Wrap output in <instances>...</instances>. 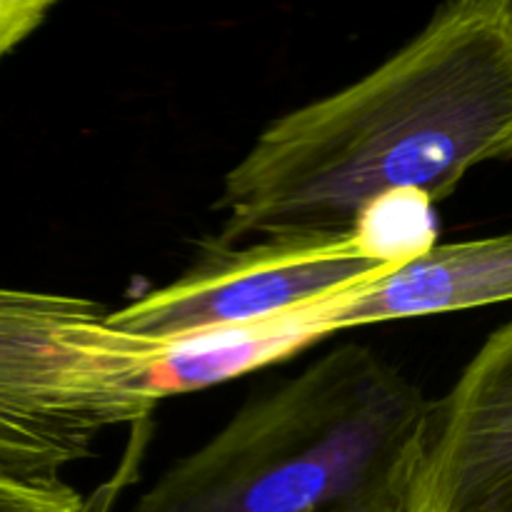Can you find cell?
I'll return each instance as SVG.
<instances>
[{"instance_id": "277c9868", "label": "cell", "mask_w": 512, "mask_h": 512, "mask_svg": "<svg viewBox=\"0 0 512 512\" xmlns=\"http://www.w3.org/2000/svg\"><path fill=\"white\" fill-rule=\"evenodd\" d=\"M420 250L375 213L348 233L210 243L198 263L110 313V323L168 345L243 333L385 278Z\"/></svg>"}, {"instance_id": "3957f363", "label": "cell", "mask_w": 512, "mask_h": 512, "mask_svg": "<svg viewBox=\"0 0 512 512\" xmlns=\"http://www.w3.org/2000/svg\"><path fill=\"white\" fill-rule=\"evenodd\" d=\"M173 353L95 300L0 285V478L63 483L105 433L153 415Z\"/></svg>"}, {"instance_id": "7a4b0ae2", "label": "cell", "mask_w": 512, "mask_h": 512, "mask_svg": "<svg viewBox=\"0 0 512 512\" xmlns=\"http://www.w3.org/2000/svg\"><path fill=\"white\" fill-rule=\"evenodd\" d=\"M425 408L420 385L383 353L338 345L250 398L130 512H405Z\"/></svg>"}, {"instance_id": "6da1fadb", "label": "cell", "mask_w": 512, "mask_h": 512, "mask_svg": "<svg viewBox=\"0 0 512 512\" xmlns=\"http://www.w3.org/2000/svg\"><path fill=\"white\" fill-rule=\"evenodd\" d=\"M512 160V0H450L345 88L275 118L225 173L220 245L355 230L398 195L430 205Z\"/></svg>"}, {"instance_id": "52a82bcc", "label": "cell", "mask_w": 512, "mask_h": 512, "mask_svg": "<svg viewBox=\"0 0 512 512\" xmlns=\"http://www.w3.org/2000/svg\"><path fill=\"white\" fill-rule=\"evenodd\" d=\"M0 512H105V505L88 503L65 483L28 485L0 478Z\"/></svg>"}, {"instance_id": "8992f818", "label": "cell", "mask_w": 512, "mask_h": 512, "mask_svg": "<svg viewBox=\"0 0 512 512\" xmlns=\"http://www.w3.org/2000/svg\"><path fill=\"white\" fill-rule=\"evenodd\" d=\"M512 300V233L433 243L385 278L278 320L303 348L360 325L428 318Z\"/></svg>"}, {"instance_id": "5b68a950", "label": "cell", "mask_w": 512, "mask_h": 512, "mask_svg": "<svg viewBox=\"0 0 512 512\" xmlns=\"http://www.w3.org/2000/svg\"><path fill=\"white\" fill-rule=\"evenodd\" d=\"M405 512H512V323L428 400L408 455Z\"/></svg>"}, {"instance_id": "ba28073f", "label": "cell", "mask_w": 512, "mask_h": 512, "mask_svg": "<svg viewBox=\"0 0 512 512\" xmlns=\"http://www.w3.org/2000/svg\"><path fill=\"white\" fill-rule=\"evenodd\" d=\"M53 10V0H0V60L43 28Z\"/></svg>"}]
</instances>
